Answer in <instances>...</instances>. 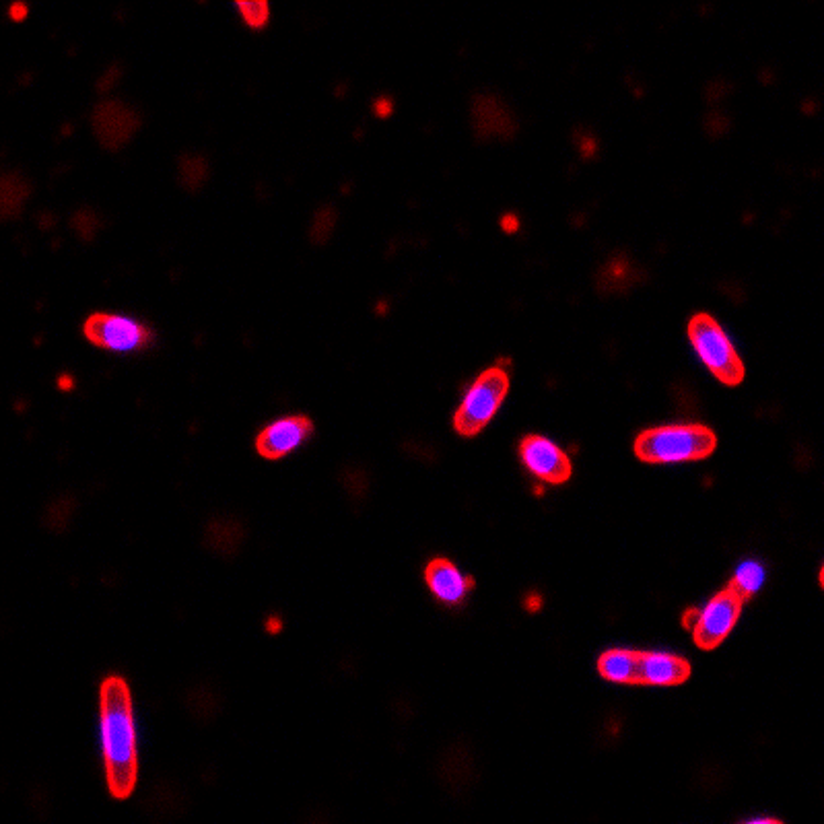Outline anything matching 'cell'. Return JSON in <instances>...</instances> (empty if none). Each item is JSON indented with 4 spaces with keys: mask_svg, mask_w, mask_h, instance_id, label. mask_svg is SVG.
Here are the masks:
<instances>
[{
    "mask_svg": "<svg viewBox=\"0 0 824 824\" xmlns=\"http://www.w3.org/2000/svg\"><path fill=\"white\" fill-rule=\"evenodd\" d=\"M99 736L108 792L114 800H128L139 781V744L132 693L120 674H110L99 684Z\"/></svg>",
    "mask_w": 824,
    "mask_h": 824,
    "instance_id": "cell-1",
    "label": "cell"
},
{
    "mask_svg": "<svg viewBox=\"0 0 824 824\" xmlns=\"http://www.w3.org/2000/svg\"><path fill=\"white\" fill-rule=\"evenodd\" d=\"M717 448V435L705 425H666L641 431L635 439V456L647 464L697 462Z\"/></svg>",
    "mask_w": 824,
    "mask_h": 824,
    "instance_id": "cell-2",
    "label": "cell"
},
{
    "mask_svg": "<svg viewBox=\"0 0 824 824\" xmlns=\"http://www.w3.org/2000/svg\"><path fill=\"white\" fill-rule=\"evenodd\" d=\"M509 367V361H499L472 382L454 415V429L458 435L474 437L493 421L509 392Z\"/></svg>",
    "mask_w": 824,
    "mask_h": 824,
    "instance_id": "cell-3",
    "label": "cell"
},
{
    "mask_svg": "<svg viewBox=\"0 0 824 824\" xmlns=\"http://www.w3.org/2000/svg\"><path fill=\"white\" fill-rule=\"evenodd\" d=\"M689 340L703 365L715 375V380L726 386H740L744 382V363L730 336L713 316H693L689 322Z\"/></svg>",
    "mask_w": 824,
    "mask_h": 824,
    "instance_id": "cell-4",
    "label": "cell"
},
{
    "mask_svg": "<svg viewBox=\"0 0 824 824\" xmlns=\"http://www.w3.org/2000/svg\"><path fill=\"white\" fill-rule=\"evenodd\" d=\"M744 600L728 586L715 594L703 610L684 614V627L693 631L697 647L709 651L726 641L742 614Z\"/></svg>",
    "mask_w": 824,
    "mask_h": 824,
    "instance_id": "cell-5",
    "label": "cell"
},
{
    "mask_svg": "<svg viewBox=\"0 0 824 824\" xmlns=\"http://www.w3.org/2000/svg\"><path fill=\"white\" fill-rule=\"evenodd\" d=\"M83 334L97 349L112 353L145 351L153 342V330L147 324L110 312H93L87 316Z\"/></svg>",
    "mask_w": 824,
    "mask_h": 824,
    "instance_id": "cell-6",
    "label": "cell"
},
{
    "mask_svg": "<svg viewBox=\"0 0 824 824\" xmlns=\"http://www.w3.org/2000/svg\"><path fill=\"white\" fill-rule=\"evenodd\" d=\"M316 425L307 415H287L260 429L254 448L260 458L279 462L297 452L303 443L314 437Z\"/></svg>",
    "mask_w": 824,
    "mask_h": 824,
    "instance_id": "cell-7",
    "label": "cell"
},
{
    "mask_svg": "<svg viewBox=\"0 0 824 824\" xmlns=\"http://www.w3.org/2000/svg\"><path fill=\"white\" fill-rule=\"evenodd\" d=\"M95 139L106 151H120L141 128V116L122 99H103L91 112Z\"/></svg>",
    "mask_w": 824,
    "mask_h": 824,
    "instance_id": "cell-8",
    "label": "cell"
},
{
    "mask_svg": "<svg viewBox=\"0 0 824 824\" xmlns=\"http://www.w3.org/2000/svg\"><path fill=\"white\" fill-rule=\"evenodd\" d=\"M520 458L524 466L544 483L563 485L573 474L569 456L557 443L542 435H526L520 441Z\"/></svg>",
    "mask_w": 824,
    "mask_h": 824,
    "instance_id": "cell-9",
    "label": "cell"
},
{
    "mask_svg": "<svg viewBox=\"0 0 824 824\" xmlns=\"http://www.w3.org/2000/svg\"><path fill=\"white\" fill-rule=\"evenodd\" d=\"M472 128L480 141H509L518 120L501 97L478 95L472 101Z\"/></svg>",
    "mask_w": 824,
    "mask_h": 824,
    "instance_id": "cell-10",
    "label": "cell"
},
{
    "mask_svg": "<svg viewBox=\"0 0 824 824\" xmlns=\"http://www.w3.org/2000/svg\"><path fill=\"white\" fill-rule=\"evenodd\" d=\"M425 583L429 592L445 606H460L476 586V581L464 575L450 559L429 561L425 567Z\"/></svg>",
    "mask_w": 824,
    "mask_h": 824,
    "instance_id": "cell-11",
    "label": "cell"
},
{
    "mask_svg": "<svg viewBox=\"0 0 824 824\" xmlns=\"http://www.w3.org/2000/svg\"><path fill=\"white\" fill-rule=\"evenodd\" d=\"M691 664L684 658L660 651H639V684L678 686L691 678Z\"/></svg>",
    "mask_w": 824,
    "mask_h": 824,
    "instance_id": "cell-12",
    "label": "cell"
},
{
    "mask_svg": "<svg viewBox=\"0 0 824 824\" xmlns=\"http://www.w3.org/2000/svg\"><path fill=\"white\" fill-rule=\"evenodd\" d=\"M602 678L618 684H639V651L608 649L598 660Z\"/></svg>",
    "mask_w": 824,
    "mask_h": 824,
    "instance_id": "cell-13",
    "label": "cell"
},
{
    "mask_svg": "<svg viewBox=\"0 0 824 824\" xmlns=\"http://www.w3.org/2000/svg\"><path fill=\"white\" fill-rule=\"evenodd\" d=\"M641 270L627 258V256H616L606 262V266L598 274V291L600 293H625L633 285L641 281Z\"/></svg>",
    "mask_w": 824,
    "mask_h": 824,
    "instance_id": "cell-14",
    "label": "cell"
},
{
    "mask_svg": "<svg viewBox=\"0 0 824 824\" xmlns=\"http://www.w3.org/2000/svg\"><path fill=\"white\" fill-rule=\"evenodd\" d=\"M33 186L19 171H9L0 180V215L5 221L19 217L23 204L27 202Z\"/></svg>",
    "mask_w": 824,
    "mask_h": 824,
    "instance_id": "cell-15",
    "label": "cell"
},
{
    "mask_svg": "<svg viewBox=\"0 0 824 824\" xmlns=\"http://www.w3.org/2000/svg\"><path fill=\"white\" fill-rule=\"evenodd\" d=\"M763 581H765V569L761 563H742L736 569L734 579L730 581V588L746 602L750 600L754 594H757L763 588Z\"/></svg>",
    "mask_w": 824,
    "mask_h": 824,
    "instance_id": "cell-16",
    "label": "cell"
},
{
    "mask_svg": "<svg viewBox=\"0 0 824 824\" xmlns=\"http://www.w3.org/2000/svg\"><path fill=\"white\" fill-rule=\"evenodd\" d=\"M206 178H209V161H206L202 155H182L178 161V180L182 184V188H186L188 192H196L204 186Z\"/></svg>",
    "mask_w": 824,
    "mask_h": 824,
    "instance_id": "cell-17",
    "label": "cell"
},
{
    "mask_svg": "<svg viewBox=\"0 0 824 824\" xmlns=\"http://www.w3.org/2000/svg\"><path fill=\"white\" fill-rule=\"evenodd\" d=\"M336 221H338V211L334 209V206H330V204L322 206V209H318L314 213L312 227H309V239H312L316 246L328 244L332 233H334Z\"/></svg>",
    "mask_w": 824,
    "mask_h": 824,
    "instance_id": "cell-18",
    "label": "cell"
},
{
    "mask_svg": "<svg viewBox=\"0 0 824 824\" xmlns=\"http://www.w3.org/2000/svg\"><path fill=\"white\" fill-rule=\"evenodd\" d=\"M235 9L242 15L244 23L254 31L264 29L270 21V5L266 0H242V3H235Z\"/></svg>",
    "mask_w": 824,
    "mask_h": 824,
    "instance_id": "cell-19",
    "label": "cell"
},
{
    "mask_svg": "<svg viewBox=\"0 0 824 824\" xmlns=\"http://www.w3.org/2000/svg\"><path fill=\"white\" fill-rule=\"evenodd\" d=\"M71 225H73L79 239H83V242H91V239L97 235L101 223H99V217H97L95 211L81 209V211L75 213Z\"/></svg>",
    "mask_w": 824,
    "mask_h": 824,
    "instance_id": "cell-20",
    "label": "cell"
},
{
    "mask_svg": "<svg viewBox=\"0 0 824 824\" xmlns=\"http://www.w3.org/2000/svg\"><path fill=\"white\" fill-rule=\"evenodd\" d=\"M118 77H120V68L118 66H112L110 71L103 75L101 79H99V83H97V89L99 91H108L116 81H118Z\"/></svg>",
    "mask_w": 824,
    "mask_h": 824,
    "instance_id": "cell-21",
    "label": "cell"
},
{
    "mask_svg": "<svg viewBox=\"0 0 824 824\" xmlns=\"http://www.w3.org/2000/svg\"><path fill=\"white\" fill-rule=\"evenodd\" d=\"M9 15H11L13 21H23L29 15V7L23 5V3H15V5H11Z\"/></svg>",
    "mask_w": 824,
    "mask_h": 824,
    "instance_id": "cell-22",
    "label": "cell"
},
{
    "mask_svg": "<svg viewBox=\"0 0 824 824\" xmlns=\"http://www.w3.org/2000/svg\"><path fill=\"white\" fill-rule=\"evenodd\" d=\"M392 110H394V106H392V101H390V99H380V101L375 103V112H377V116L386 118V116H390V114H392Z\"/></svg>",
    "mask_w": 824,
    "mask_h": 824,
    "instance_id": "cell-23",
    "label": "cell"
},
{
    "mask_svg": "<svg viewBox=\"0 0 824 824\" xmlns=\"http://www.w3.org/2000/svg\"><path fill=\"white\" fill-rule=\"evenodd\" d=\"M501 225H503V229H505L507 233H513V231H518V227H520L518 219H515L513 215H507V217H503Z\"/></svg>",
    "mask_w": 824,
    "mask_h": 824,
    "instance_id": "cell-24",
    "label": "cell"
},
{
    "mask_svg": "<svg viewBox=\"0 0 824 824\" xmlns=\"http://www.w3.org/2000/svg\"><path fill=\"white\" fill-rule=\"evenodd\" d=\"M71 386H73L71 377H60V388H71Z\"/></svg>",
    "mask_w": 824,
    "mask_h": 824,
    "instance_id": "cell-25",
    "label": "cell"
},
{
    "mask_svg": "<svg viewBox=\"0 0 824 824\" xmlns=\"http://www.w3.org/2000/svg\"><path fill=\"white\" fill-rule=\"evenodd\" d=\"M538 606H540V598H530V600H528V608H530V610H536Z\"/></svg>",
    "mask_w": 824,
    "mask_h": 824,
    "instance_id": "cell-26",
    "label": "cell"
}]
</instances>
